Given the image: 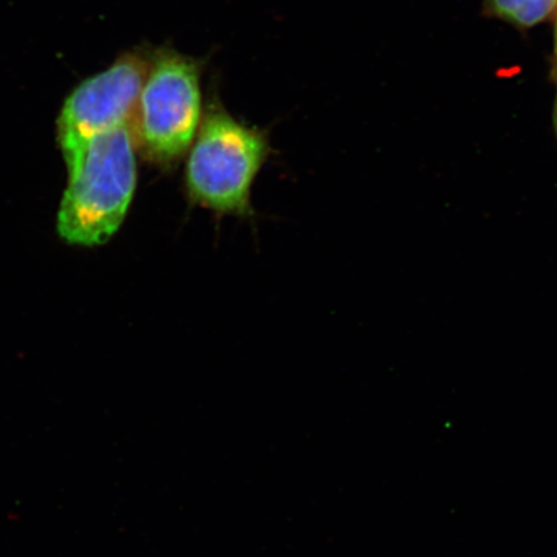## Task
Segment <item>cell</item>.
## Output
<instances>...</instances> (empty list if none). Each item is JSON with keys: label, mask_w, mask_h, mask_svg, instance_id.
I'll use <instances>...</instances> for the list:
<instances>
[{"label": "cell", "mask_w": 557, "mask_h": 557, "mask_svg": "<svg viewBox=\"0 0 557 557\" xmlns=\"http://www.w3.org/2000/svg\"><path fill=\"white\" fill-rule=\"evenodd\" d=\"M270 151L268 132L235 120L213 99L187 151V199L219 215L252 218L255 181Z\"/></svg>", "instance_id": "cell-1"}, {"label": "cell", "mask_w": 557, "mask_h": 557, "mask_svg": "<svg viewBox=\"0 0 557 557\" xmlns=\"http://www.w3.org/2000/svg\"><path fill=\"white\" fill-rule=\"evenodd\" d=\"M137 143L134 125L97 136L69 171L59 211L61 238L96 247L120 230L136 190Z\"/></svg>", "instance_id": "cell-2"}, {"label": "cell", "mask_w": 557, "mask_h": 557, "mask_svg": "<svg viewBox=\"0 0 557 557\" xmlns=\"http://www.w3.org/2000/svg\"><path fill=\"white\" fill-rule=\"evenodd\" d=\"M201 75L203 65L189 55L150 53L134 124L137 149L150 163L166 169L189 151L205 115Z\"/></svg>", "instance_id": "cell-3"}, {"label": "cell", "mask_w": 557, "mask_h": 557, "mask_svg": "<svg viewBox=\"0 0 557 557\" xmlns=\"http://www.w3.org/2000/svg\"><path fill=\"white\" fill-rule=\"evenodd\" d=\"M149 62L150 53H124L70 94L58 122L67 170L79 162L94 138L135 124Z\"/></svg>", "instance_id": "cell-4"}, {"label": "cell", "mask_w": 557, "mask_h": 557, "mask_svg": "<svg viewBox=\"0 0 557 557\" xmlns=\"http://www.w3.org/2000/svg\"><path fill=\"white\" fill-rule=\"evenodd\" d=\"M485 10L505 23L531 29L554 15L557 0H485Z\"/></svg>", "instance_id": "cell-5"}, {"label": "cell", "mask_w": 557, "mask_h": 557, "mask_svg": "<svg viewBox=\"0 0 557 557\" xmlns=\"http://www.w3.org/2000/svg\"><path fill=\"white\" fill-rule=\"evenodd\" d=\"M554 123H555V128H556V134H557V97H556V103H555V110H554Z\"/></svg>", "instance_id": "cell-6"}, {"label": "cell", "mask_w": 557, "mask_h": 557, "mask_svg": "<svg viewBox=\"0 0 557 557\" xmlns=\"http://www.w3.org/2000/svg\"><path fill=\"white\" fill-rule=\"evenodd\" d=\"M555 48H556V55H557V21H556V27H555Z\"/></svg>", "instance_id": "cell-7"}]
</instances>
